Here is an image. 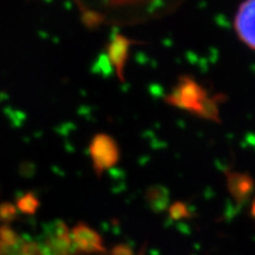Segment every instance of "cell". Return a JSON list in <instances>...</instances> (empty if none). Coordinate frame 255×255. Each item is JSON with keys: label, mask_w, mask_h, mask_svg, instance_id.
<instances>
[{"label": "cell", "mask_w": 255, "mask_h": 255, "mask_svg": "<svg viewBox=\"0 0 255 255\" xmlns=\"http://www.w3.org/2000/svg\"><path fill=\"white\" fill-rule=\"evenodd\" d=\"M226 186L232 199L239 206L245 205L251 199L255 190V181L248 173L226 169L223 171Z\"/></svg>", "instance_id": "obj_6"}, {"label": "cell", "mask_w": 255, "mask_h": 255, "mask_svg": "<svg viewBox=\"0 0 255 255\" xmlns=\"http://www.w3.org/2000/svg\"><path fill=\"white\" fill-rule=\"evenodd\" d=\"M227 101V97L223 94H216V95H210L205 104L202 105V109H201L197 119L210 121L213 123H221V116H220V107L221 104L225 103Z\"/></svg>", "instance_id": "obj_8"}, {"label": "cell", "mask_w": 255, "mask_h": 255, "mask_svg": "<svg viewBox=\"0 0 255 255\" xmlns=\"http://www.w3.org/2000/svg\"><path fill=\"white\" fill-rule=\"evenodd\" d=\"M251 216L255 220V196L253 197V201H252L251 205Z\"/></svg>", "instance_id": "obj_12"}, {"label": "cell", "mask_w": 255, "mask_h": 255, "mask_svg": "<svg viewBox=\"0 0 255 255\" xmlns=\"http://www.w3.org/2000/svg\"><path fill=\"white\" fill-rule=\"evenodd\" d=\"M137 255H146V254H145V247H143L142 250H141V252H139V253L137 254Z\"/></svg>", "instance_id": "obj_13"}, {"label": "cell", "mask_w": 255, "mask_h": 255, "mask_svg": "<svg viewBox=\"0 0 255 255\" xmlns=\"http://www.w3.org/2000/svg\"><path fill=\"white\" fill-rule=\"evenodd\" d=\"M144 199L146 205L154 213L167 212L170 205V191L162 184H152L145 190Z\"/></svg>", "instance_id": "obj_7"}, {"label": "cell", "mask_w": 255, "mask_h": 255, "mask_svg": "<svg viewBox=\"0 0 255 255\" xmlns=\"http://www.w3.org/2000/svg\"><path fill=\"white\" fill-rule=\"evenodd\" d=\"M72 246L84 254H107V248L102 235L88 223L78 222L70 231Z\"/></svg>", "instance_id": "obj_5"}, {"label": "cell", "mask_w": 255, "mask_h": 255, "mask_svg": "<svg viewBox=\"0 0 255 255\" xmlns=\"http://www.w3.org/2000/svg\"><path fill=\"white\" fill-rule=\"evenodd\" d=\"M209 96V91L195 78L182 75L177 78L173 89L165 96L164 102L175 109L186 111L197 117Z\"/></svg>", "instance_id": "obj_1"}, {"label": "cell", "mask_w": 255, "mask_h": 255, "mask_svg": "<svg viewBox=\"0 0 255 255\" xmlns=\"http://www.w3.org/2000/svg\"><path fill=\"white\" fill-rule=\"evenodd\" d=\"M17 207L25 214H34L39 208V200L34 193H26L18 200Z\"/></svg>", "instance_id": "obj_9"}, {"label": "cell", "mask_w": 255, "mask_h": 255, "mask_svg": "<svg viewBox=\"0 0 255 255\" xmlns=\"http://www.w3.org/2000/svg\"><path fill=\"white\" fill-rule=\"evenodd\" d=\"M234 30L239 40L255 52V0H244L239 5Z\"/></svg>", "instance_id": "obj_4"}, {"label": "cell", "mask_w": 255, "mask_h": 255, "mask_svg": "<svg viewBox=\"0 0 255 255\" xmlns=\"http://www.w3.org/2000/svg\"><path fill=\"white\" fill-rule=\"evenodd\" d=\"M135 44H141V41L130 39L121 32H115L105 46V55L121 83L126 82V66L129 59L130 49Z\"/></svg>", "instance_id": "obj_3"}, {"label": "cell", "mask_w": 255, "mask_h": 255, "mask_svg": "<svg viewBox=\"0 0 255 255\" xmlns=\"http://www.w3.org/2000/svg\"><path fill=\"white\" fill-rule=\"evenodd\" d=\"M92 169L96 176L101 178L105 171L119 164L121 159V148L113 136L105 132L96 133L89 144Z\"/></svg>", "instance_id": "obj_2"}, {"label": "cell", "mask_w": 255, "mask_h": 255, "mask_svg": "<svg viewBox=\"0 0 255 255\" xmlns=\"http://www.w3.org/2000/svg\"><path fill=\"white\" fill-rule=\"evenodd\" d=\"M109 255H135V253H133L132 248L128 246V245L119 244L113 247V250L110 251Z\"/></svg>", "instance_id": "obj_11"}, {"label": "cell", "mask_w": 255, "mask_h": 255, "mask_svg": "<svg viewBox=\"0 0 255 255\" xmlns=\"http://www.w3.org/2000/svg\"><path fill=\"white\" fill-rule=\"evenodd\" d=\"M167 213L169 218L174 221H180V220L189 219L190 218V210L187 203L182 202V201H175L174 203L169 205Z\"/></svg>", "instance_id": "obj_10"}]
</instances>
